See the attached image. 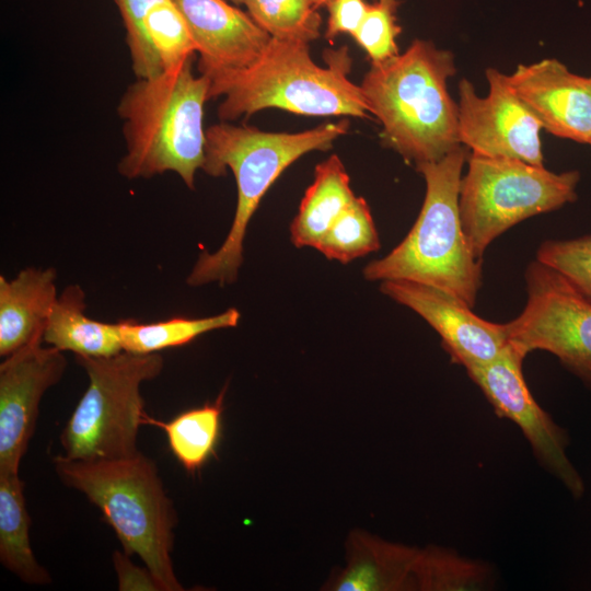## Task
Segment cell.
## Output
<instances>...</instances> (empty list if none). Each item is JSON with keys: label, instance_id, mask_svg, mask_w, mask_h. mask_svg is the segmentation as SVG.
Here are the masks:
<instances>
[{"label": "cell", "instance_id": "obj_1", "mask_svg": "<svg viewBox=\"0 0 591 591\" xmlns=\"http://www.w3.org/2000/svg\"><path fill=\"white\" fill-rule=\"evenodd\" d=\"M454 56L415 39L397 56L372 65L360 84L369 112L382 126V143L416 165L462 146L459 106L448 90Z\"/></svg>", "mask_w": 591, "mask_h": 591}, {"label": "cell", "instance_id": "obj_2", "mask_svg": "<svg viewBox=\"0 0 591 591\" xmlns=\"http://www.w3.org/2000/svg\"><path fill=\"white\" fill-rule=\"evenodd\" d=\"M326 67L313 61L309 43L273 38L251 65L208 74L210 99L222 96V121L278 108L308 116H371L360 85L348 79V48L326 50ZM206 76V74H205Z\"/></svg>", "mask_w": 591, "mask_h": 591}, {"label": "cell", "instance_id": "obj_3", "mask_svg": "<svg viewBox=\"0 0 591 591\" xmlns=\"http://www.w3.org/2000/svg\"><path fill=\"white\" fill-rule=\"evenodd\" d=\"M193 57L146 79L121 95L126 152L117 170L128 179L176 173L188 188L205 161L204 106L210 100L209 77L193 72Z\"/></svg>", "mask_w": 591, "mask_h": 591}, {"label": "cell", "instance_id": "obj_4", "mask_svg": "<svg viewBox=\"0 0 591 591\" xmlns=\"http://www.w3.org/2000/svg\"><path fill=\"white\" fill-rule=\"evenodd\" d=\"M348 128V119L293 134L267 132L228 121L208 127L201 170L208 175L221 176L230 169L236 182L237 202L223 243L215 253H200L187 283L200 287L211 282L220 286L234 282L243 263L248 223L266 192L300 157L314 150H328Z\"/></svg>", "mask_w": 591, "mask_h": 591}, {"label": "cell", "instance_id": "obj_5", "mask_svg": "<svg viewBox=\"0 0 591 591\" xmlns=\"http://www.w3.org/2000/svg\"><path fill=\"white\" fill-rule=\"evenodd\" d=\"M62 484L83 494L114 529L123 551L138 555L162 591H182L173 566L177 514L155 462L140 451L114 460L53 459Z\"/></svg>", "mask_w": 591, "mask_h": 591}, {"label": "cell", "instance_id": "obj_6", "mask_svg": "<svg viewBox=\"0 0 591 591\" xmlns=\"http://www.w3.org/2000/svg\"><path fill=\"white\" fill-rule=\"evenodd\" d=\"M468 151L460 146L438 161L416 165L426 183L420 212L396 247L363 268L367 280H410L454 294L472 308L475 305L482 287V259L470 247L459 207Z\"/></svg>", "mask_w": 591, "mask_h": 591}, {"label": "cell", "instance_id": "obj_7", "mask_svg": "<svg viewBox=\"0 0 591 591\" xmlns=\"http://www.w3.org/2000/svg\"><path fill=\"white\" fill-rule=\"evenodd\" d=\"M76 360L85 370L89 386L60 434L63 455L96 461L138 453L139 428L148 417L140 386L160 375L163 357L121 351Z\"/></svg>", "mask_w": 591, "mask_h": 591}, {"label": "cell", "instance_id": "obj_8", "mask_svg": "<svg viewBox=\"0 0 591 591\" xmlns=\"http://www.w3.org/2000/svg\"><path fill=\"white\" fill-rule=\"evenodd\" d=\"M460 186L461 223L476 258L517 223L577 198L580 173L471 153Z\"/></svg>", "mask_w": 591, "mask_h": 591}, {"label": "cell", "instance_id": "obj_9", "mask_svg": "<svg viewBox=\"0 0 591 591\" xmlns=\"http://www.w3.org/2000/svg\"><path fill=\"white\" fill-rule=\"evenodd\" d=\"M524 278L526 304L505 323L509 345L524 358L533 350L555 355L591 389V300L537 259L529 264Z\"/></svg>", "mask_w": 591, "mask_h": 591}, {"label": "cell", "instance_id": "obj_10", "mask_svg": "<svg viewBox=\"0 0 591 591\" xmlns=\"http://www.w3.org/2000/svg\"><path fill=\"white\" fill-rule=\"evenodd\" d=\"M488 93L479 96L472 82L459 83V139L471 153L544 165L542 126L518 97L507 74L486 70Z\"/></svg>", "mask_w": 591, "mask_h": 591}, {"label": "cell", "instance_id": "obj_11", "mask_svg": "<svg viewBox=\"0 0 591 591\" xmlns=\"http://www.w3.org/2000/svg\"><path fill=\"white\" fill-rule=\"evenodd\" d=\"M523 360L524 357L510 346L498 359L466 371L497 415L511 419L521 428L540 464L578 499L584 493V484L566 454L567 433L538 406L529 391L522 373Z\"/></svg>", "mask_w": 591, "mask_h": 591}, {"label": "cell", "instance_id": "obj_12", "mask_svg": "<svg viewBox=\"0 0 591 591\" xmlns=\"http://www.w3.org/2000/svg\"><path fill=\"white\" fill-rule=\"evenodd\" d=\"M67 368L61 350L31 343L0 364V473L19 474L35 431L40 401Z\"/></svg>", "mask_w": 591, "mask_h": 591}, {"label": "cell", "instance_id": "obj_13", "mask_svg": "<svg viewBox=\"0 0 591 591\" xmlns=\"http://www.w3.org/2000/svg\"><path fill=\"white\" fill-rule=\"evenodd\" d=\"M381 291L420 315L441 337L452 361L465 369L491 362L509 348L506 326L439 288L403 279L381 281Z\"/></svg>", "mask_w": 591, "mask_h": 591}, {"label": "cell", "instance_id": "obj_14", "mask_svg": "<svg viewBox=\"0 0 591 591\" xmlns=\"http://www.w3.org/2000/svg\"><path fill=\"white\" fill-rule=\"evenodd\" d=\"M507 77L542 129L559 138L591 143V77L573 73L553 58L519 65Z\"/></svg>", "mask_w": 591, "mask_h": 591}, {"label": "cell", "instance_id": "obj_15", "mask_svg": "<svg viewBox=\"0 0 591 591\" xmlns=\"http://www.w3.org/2000/svg\"><path fill=\"white\" fill-rule=\"evenodd\" d=\"M199 55V73L240 69L264 51L270 35L252 16L225 0H173Z\"/></svg>", "mask_w": 591, "mask_h": 591}, {"label": "cell", "instance_id": "obj_16", "mask_svg": "<svg viewBox=\"0 0 591 591\" xmlns=\"http://www.w3.org/2000/svg\"><path fill=\"white\" fill-rule=\"evenodd\" d=\"M137 79L155 77L193 57L196 44L173 0H114Z\"/></svg>", "mask_w": 591, "mask_h": 591}, {"label": "cell", "instance_id": "obj_17", "mask_svg": "<svg viewBox=\"0 0 591 591\" xmlns=\"http://www.w3.org/2000/svg\"><path fill=\"white\" fill-rule=\"evenodd\" d=\"M56 270L28 267L13 280L0 276V355L44 341V332L57 301Z\"/></svg>", "mask_w": 591, "mask_h": 591}, {"label": "cell", "instance_id": "obj_18", "mask_svg": "<svg viewBox=\"0 0 591 591\" xmlns=\"http://www.w3.org/2000/svg\"><path fill=\"white\" fill-rule=\"evenodd\" d=\"M420 560L409 549L355 531L347 541L346 567L337 572L324 589L335 591L402 589L407 586V575L417 568Z\"/></svg>", "mask_w": 591, "mask_h": 591}, {"label": "cell", "instance_id": "obj_19", "mask_svg": "<svg viewBox=\"0 0 591 591\" xmlns=\"http://www.w3.org/2000/svg\"><path fill=\"white\" fill-rule=\"evenodd\" d=\"M43 340L76 356L112 357L123 350L118 323L85 315V293L79 285L66 287L49 315Z\"/></svg>", "mask_w": 591, "mask_h": 591}, {"label": "cell", "instance_id": "obj_20", "mask_svg": "<svg viewBox=\"0 0 591 591\" xmlns=\"http://www.w3.org/2000/svg\"><path fill=\"white\" fill-rule=\"evenodd\" d=\"M350 178L341 160L333 154L315 167L297 216L290 224L291 242L297 247L317 248L324 235L355 199Z\"/></svg>", "mask_w": 591, "mask_h": 591}, {"label": "cell", "instance_id": "obj_21", "mask_svg": "<svg viewBox=\"0 0 591 591\" xmlns=\"http://www.w3.org/2000/svg\"><path fill=\"white\" fill-rule=\"evenodd\" d=\"M30 526L23 480L19 474L0 473V561L23 582L47 586L51 576L33 553Z\"/></svg>", "mask_w": 591, "mask_h": 591}, {"label": "cell", "instance_id": "obj_22", "mask_svg": "<svg viewBox=\"0 0 591 591\" xmlns=\"http://www.w3.org/2000/svg\"><path fill=\"white\" fill-rule=\"evenodd\" d=\"M225 389L213 402L178 414L167 422L147 417L166 434L173 455L189 474H196L216 454L221 436Z\"/></svg>", "mask_w": 591, "mask_h": 591}, {"label": "cell", "instance_id": "obj_23", "mask_svg": "<svg viewBox=\"0 0 591 591\" xmlns=\"http://www.w3.org/2000/svg\"><path fill=\"white\" fill-rule=\"evenodd\" d=\"M240 317V312L230 308L207 317H174L153 323L126 320L119 321L118 325L123 350L144 355L186 345L205 333L234 327Z\"/></svg>", "mask_w": 591, "mask_h": 591}, {"label": "cell", "instance_id": "obj_24", "mask_svg": "<svg viewBox=\"0 0 591 591\" xmlns=\"http://www.w3.org/2000/svg\"><path fill=\"white\" fill-rule=\"evenodd\" d=\"M380 248L379 234L362 197H355L324 235L317 251L326 258L348 264Z\"/></svg>", "mask_w": 591, "mask_h": 591}, {"label": "cell", "instance_id": "obj_25", "mask_svg": "<svg viewBox=\"0 0 591 591\" xmlns=\"http://www.w3.org/2000/svg\"><path fill=\"white\" fill-rule=\"evenodd\" d=\"M244 5L273 38L310 43L320 36L322 16L311 0H246Z\"/></svg>", "mask_w": 591, "mask_h": 591}, {"label": "cell", "instance_id": "obj_26", "mask_svg": "<svg viewBox=\"0 0 591 591\" xmlns=\"http://www.w3.org/2000/svg\"><path fill=\"white\" fill-rule=\"evenodd\" d=\"M536 259L564 275L591 300V234L541 243Z\"/></svg>", "mask_w": 591, "mask_h": 591}, {"label": "cell", "instance_id": "obj_27", "mask_svg": "<svg viewBox=\"0 0 591 591\" xmlns=\"http://www.w3.org/2000/svg\"><path fill=\"white\" fill-rule=\"evenodd\" d=\"M396 10L397 7L380 1L369 4L361 25L351 35L372 65L382 63L399 54L396 37L402 28L396 23Z\"/></svg>", "mask_w": 591, "mask_h": 591}, {"label": "cell", "instance_id": "obj_28", "mask_svg": "<svg viewBox=\"0 0 591 591\" xmlns=\"http://www.w3.org/2000/svg\"><path fill=\"white\" fill-rule=\"evenodd\" d=\"M325 7L328 11L325 38L333 42L337 35H352L359 28L369 3L366 0H329Z\"/></svg>", "mask_w": 591, "mask_h": 591}, {"label": "cell", "instance_id": "obj_29", "mask_svg": "<svg viewBox=\"0 0 591 591\" xmlns=\"http://www.w3.org/2000/svg\"><path fill=\"white\" fill-rule=\"evenodd\" d=\"M112 559L119 591H162L152 572L135 565L124 551H115Z\"/></svg>", "mask_w": 591, "mask_h": 591}, {"label": "cell", "instance_id": "obj_30", "mask_svg": "<svg viewBox=\"0 0 591 591\" xmlns=\"http://www.w3.org/2000/svg\"><path fill=\"white\" fill-rule=\"evenodd\" d=\"M327 1H329V0H311V2L313 3V5L315 8H318L321 5H325ZM375 1L389 3V4H392V5H395V7H398V3H399L398 0H375Z\"/></svg>", "mask_w": 591, "mask_h": 591}, {"label": "cell", "instance_id": "obj_31", "mask_svg": "<svg viewBox=\"0 0 591 591\" xmlns=\"http://www.w3.org/2000/svg\"><path fill=\"white\" fill-rule=\"evenodd\" d=\"M234 2L235 4H245L246 0H230Z\"/></svg>", "mask_w": 591, "mask_h": 591}, {"label": "cell", "instance_id": "obj_32", "mask_svg": "<svg viewBox=\"0 0 591 591\" xmlns=\"http://www.w3.org/2000/svg\"><path fill=\"white\" fill-rule=\"evenodd\" d=\"M589 146H591V143Z\"/></svg>", "mask_w": 591, "mask_h": 591}]
</instances>
